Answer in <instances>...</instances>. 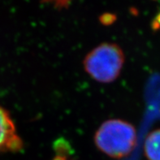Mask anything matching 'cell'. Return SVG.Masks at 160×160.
<instances>
[{"instance_id":"6da1fadb","label":"cell","mask_w":160,"mask_h":160,"mask_svg":"<svg viewBox=\"0 0 160 160\" xmlns=\"http://www.w3.org/2000/svg\"><path fill=\"white\" fill-rule=\"evenodd\" d=\"M94 142L98 148L108 156L123 158L136 147V129L132 124L124 120H107L97 130Z\"/></svg>"},{"instance_id":"7a4b0ae2","label":"cell","mask_w":160,"mask_h":160,"mask_svg":"<svg viewBox=\"0 0 160 160\" xmlns=\"http://www.w3.org/2000/svg\"><path fill=\"white\" fill-rule=\"evenodd\" d=\"M124 59V51L117 44L104 42L85 56L83 64L93 79L101 83H111L120 76Z\"/></svg>"},{"instance_id":"3957f363","label":"cell","mask_w":160,"mask_h":160,"mask_svg":"<svg viewBox=\"0 0 160 160\" xmlns=\"http://www.w3.org/2000/svg\"><path fill=\"white\" fill-rule=\"evenodd\" d=\"M22 148L23 142L16 132L10 115L0 106V152H17Z\"/></svg>"},{"instance_id":"277c9868","label":"cell","mask_w":160,"mask_h":160,"mask_svg":"<svg viewBox=\"0 0 160 160\" xmlns=\"http://www.w3.org/2000/svg\"><path fill=\"white\" fill-rule=\"evenodd\" d=\"M144 150L148 160H160V128L149 134L145 142Z\"/></svg>"},{"instance_id":"5b68a950","label":"cell","mask_w":160,"mask_h":160,"mask_svg":"<svg viewBox=\"0 0 160 160\" xmlns=\"http://www.w3.org/2000/svg\"><path fill=\"white\" fill-rule=\"evenodd\" d=\"M55 150L56 154L53 160H68L70 153V146L65 140L59 139L55 143Z\"/></svg>"},{"instance_id":"8992f818","label":"cell","mask_w":160,"mask_h":160,"mask_svg":"<svg viewBox=\"0 0 160 160\" xmlns=\"http://www.w3.org/2000/svg\"><path fill=\"white\" fill-rule=\"evenodd\" d=\"M72 0H42V2L44 3L53 4L55 8L58 9H63V8H68L70 5Z\"/></svg>"},{"instance_id":"52a82bcc","label":"cell","mask_w":160,"mask_h":160,"mask_svg":"<svg viewBox=\"0 0 160 160\" xmlns=\"http://www.w3.org/2000/svg\"><path fill=\"white\" fill-rule=\"evenodd\" d=\"M116 20V15L112 14V13H104L100 16V21L102 24L105 25H109V24H113Z\"/></svg>"},{"instance_id":"ba28073f","label":"cell","mask_w":160,"mask_h":160,"mask_svg":"<svg viewBox=\"0 0 160 160\" xmlns=\"http://www.w3.org/2000/svg\"><path fill=\"white\" fill-rule=\"evenodd\" d=\"M157 20H158V21H159V22H160V13L158 15V16H157Z\"/></svg>"}]
</instances>
